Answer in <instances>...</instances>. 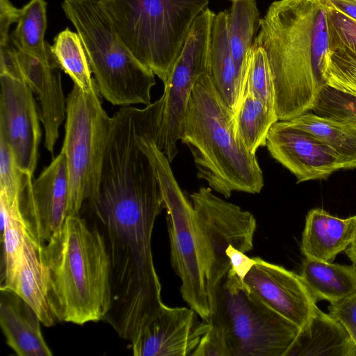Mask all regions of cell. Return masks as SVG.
<instances>
[{
    "mask_svg": "<svg viewBox=\"0 0 356 356\" xmlns=\"http://www.w3.org/2000/svg\"><path fill=\"white\" fill-rule=\"evenodd\" d=\"M86 204L100 225L111 264L112 300L104 321L131 341L163 303L152 249L155 220L164 208L161 189L97 193Z\"/></svg>",
    "mask_w": 356,
    "mask_h": 356,
    "instance_id": "cell-1",
    "label": "cell"
},
{
    "mask_svg": "<svg viewBox=\"0 0 356 356\" xmlns=\"http://www.w3.org/2000/svg\"><path fill=\"white\" fill-rule=\"evenodd\" d=\"M327 0H277L261 18L254 43L268 58L280 121L311 111L327 85Z\"/></svg>",
    "mask_w": 356,
    "mask_h": 356,
    "instance_id": "cell-2",
    "label": "cell"
},
{
    "mask_svg": "<svg viewBox=\"0 0 356 356\" xmlns=\"http://www.w3.org/2000/svg\"><path fill=\"white\" fill-rule=\"evenodd\" d=\"M38 253L57 321L83 325L104 320L112 300L111 264L99 227L68 216Z\"/></svg>",
    "mask_w": 356,
    "mask_h": 356,
    "instance_id": "cell-3",
    "label": "cell"
},
{
    "mask_svg": "<svg viewBox=\"0 0 356 356\" xmlns=\"http://www.w3.org/2000/svg\"><path fill=\"white\" fill-rule=\"evenodd\" d=\"M233 116L202 74L190 96L180 140L190 149L197 177L226 198L235 191L259 193L264 186L257 157L237 134Z\"/></svg>",
    "mask_w": 356,
    "mask_h": 356,
    "instance_id": "cell-4",
    "label": "cell"
},
{
    "mask_svg": "<svg viewBox=\"0 0 356 356\" xmlns=\"http://www.w3.org/2000/svg\"><path fill=\"white\" fill-rule=\"evenodd\" d=\"M62 8L80 36L100 94L113 105L151 103L154 74L120 37L100 0H64Z\"/></svg>",
    "mask_w": 356,
    "mask_h": 356,
    "instance_id": "cell-5",
    "label": "cell"
},
{
    "mask_svg": "<svg viewBox=\"0 0 356 356\" xmlns=\"http://www.w3.org/2000/svg\"><path fill=\"white\" fill-rule=\"evenodd\" d=\"M122 40L143 65L167 82L190 29L209 0L101 1Z\"/></svg>",
    "mask_w": 356,
    "mask_h": 356,
    "instance_id": "cell-6",
    "label": "cell"
},
{
    "mask_svg": "<svg viewBox=\"0 0 356 356\" xmlns=\"http://www.w3.org/2000/svg\"><path fill=\"white\" fill-rule=\"evenodd\" d=\"M156 135L157 127L149 124L140 130L137 141L152 163L160 184L167 213L171 265L181 280L180 293L184 301L200 318L209 323L211 314L198 256L193 206L177 181L170 162L158 147Z\"/></svg>",
    "mask_w": 356,
    "mask_h": 356,
    "instance_id": "cell-7",
    "label": "cell"
},
{
    "mask_svg": "<svg viewBox=\"0 0 356 356\" xmlns=\"http://www.w3.org/2000/svg\"><path fill=\"white\" fill-rule=\"evenodd\" d=\"M97 85L83 91L74 84L66 99L64 153L68 175L67 216H80L97 193L112 118L104 110Z\"/></svg>",
    "mask_w": 356,
    "mask_h": 356,
    "instance_id": "cell-8",
    "label": "cell"
},
{
    "mask_svg": "<svg viewBox=\"0 0 356 356\" xmlns=\"http://www.w3.org/2000/svg\"><path fill=\"white\" fill-rule=\"evenodd\" d=\"M211 320L222 325L232 356H284L300 330L254 296L231 267Z\"/></svg>",
    "mask_w": 356,
    "mask_h": 356,
    "instance_id": "cell-9",
    "label": "cell"
},
{
    "mask_svg": "<svg viewBox=\"0 0 356 356\" xmlns=\"http://www.w3.org/2000/svg\"><path fill=\"white\" fill-rule=\"evenodd\" d=\"M197 248L205 278L211 314L230 267L229 245L246 253L253 248L257 221L252 213L200 187L191 195Z\"/></svg>",
    "mask_w": 356,
    "mask_h": 356,
    "instance_id": "cell-10",
    "label": "cell"
},
{
    "mask_svg": "<svg viewBox=\"0 0 356 356\" xmlns=\"http://www.w3.org/2000/svg\"><path fill=\"white\" fill-rule=\"evenodd\" d=\"M214 13L208 7L194 20L181 51L164 84L163 107L156 145L171 163L178 153L186 110L193 89L207 72L211 20Z\"/></svg>",
    "mask_w": 356,
    "mask_h": 356,
    "instance_id": "cell-11",
    "label": "cell"
},
{
    "mask_svg": "<svg viewBox=\"0 0 356 356\" xmlns=\"http://www.w3.org/2000/svg\"><path fill=\"white\" fill-rule=\"evenodd\" d=\"M0 139L13 150L19 169L33 176L41 131L33 91L17 74L0 70Z\"/></svg>",
    "mask_w": 356,
    "mask_h": 356,
    "instance_id": "cell-12",
    "label": "cell"
},
{
    "mask_svg": "<svg viewBox=\"0 0 356 356\" xmlns=\"http://www.w3.org/2000/svg\"><path fill=\"white\" fill-rule=\"evenodd\" d=\"M68 192L66 161L62 151L36 179L26 175L20 208L29 234L38 249L64 223Z\"/></svg>",
    "mask_w": 356,
    "mask_h": 356,
    "instance_id": "cell-13",
    "label": "cell"
},
{
    "mask_svg": "<svg viewBox=\"0 0 356 356\" xmlns=\"http://www.w3.org/2000/svg\"><path fill=\"white\" fill-rule=\"evenodd\" d=\"M266 146L298 182L324 179L341 169L354 168L331 147L289 121L279 120L271 127Z\"/></svg>",
    "mask_w": 356,
    "mask_h": 356,
    "instance_id": "cell-14",
    "label": "cell"
},
{
    "mask_svg": "<svg viewBox=\"0 0 356 356\" xmlns=\"http://www.w3.org/2000/svg\"><path fill=\"white\" fill-rule=\"evenodd\" d=\"M0 68L17 74L39 99L40 118L44 129V146L53 153L60 125L66 115L60 67L55 58L40 59L17 49L0 45Z\"/></svg>",
    "mask_w": 356,
    "mask_h": 356,
    "instance_id": "cell-15",
    "label": "cell"
},
{
    "mask_svg": "<svg viewBox=\"0 0 356 356\" xmlns=\"http://www.w3.org/2000/svg\"><path fill=\"white\" fill-rule=\"evenodd\" d=\"M198 317L191 307H170L163 303L131 342L133 355L191 356L211 326Z\"/></svg>",
    "mask_w": 356,
    "mask_h": 356,
    "instance_id": "cell-16",
    "label": "cell"
},
{
    "mask_svg": "<svg viewBox=\"0 0 356 356\" xmlns=\"http://www.w3.org/2000/svg\"><path fill=\"white\" fill-rule=\"evenodd\" d=\"M259 300L299 328L313 315L317 305L300 274L256 257L243 280Z\"/></svg>",
    "mask_w": 356,
    "mask_h": 356,
    "instance_id": "cell-17",
    "label": "cell"
},
{
    "mask_svg": "<svg viewBox=\"0 0 356 356\" xmlns=\"http://www.w3.org/2000/svg\"><path fill=\"white\" fill-rule=\"evenodd\" d=\"M0 325L7 345L18 356H51L34 309L16 292L0 288Z\"/></svg>",
    "mask_w": 356,
    "mask_h": 356,
    "instance_id": "cell-18",
    "label": "cell"
},
{
    "mask_svg": "<svg viewBox=\"0 0 356 356\" xmlns=\"http://www.w3.org/2000/svg\"><path fill=\"white\" fill-rule=\"evenodd\" d=\"M227 10L214 13L210 29L207 74L220 98L234 115L242 89L232 56Z\"/></svg>",
    "mask_w": 356,
    "mask_h": 356,
    "instance_id": "cell-19",
    "label": "cell"
},
{
    "mask_svg": "<svg viewBox=\"0 0 356 356\" xmlns=\"http://www.w3.org/2000/svg\"><path fill=\"white\" fill-rule=\"evenodd\" d=\"M354 216L340 218L322 209L305 218L300 249L305 258L332 263L348 248L353 234Z\"/></svg>",
    "mask_w": 356,
    "mask_h": 356,
    "instance_id": "cell-20",
    "label": "cell"
},
{
    "mask_svg": "<svg viewBox=\"0 0 356 356\" xmlns=\"http://www.w3.org/2000/svg\"><path fill=\"white\" fill-rule=\"evenodd\" d=\"M284 356H356V346L342 325L316 307Z\"/></svg>",
    "mask_w": 356,
    "mask_h": 356,
    "instance_id": "cell-21",
    "label": "cell"
},
{
    "mask_svg": "<svg viewBox=\"0 0 356 356\" xmlns=\"http://www.w3.org/2000/svg\"><path fill=\"white\" fill-rule=\"evenodd\" d=\"M20 296L36 312L42 324L46 327L57 322L47 298L46 272L41 262L38 248L29 236L24 243L22 252L14 277L6 288Z\"/></svg>",
    "mask_w": 356,
    "mask_h": 356,
    "instance_id": "cell-22",
    "label": "cell"
},
{
    "mask_svg": "<svg viewBox=\"0 0 356 356\" xmlns=\"http://www.w3.org/2000/svg\"><path fill=\"white\" fill-rule=\"evenodd\" d=\"M300 276L316 301L338 302L356 293V266L305 258Z\"/></svg>",
    "mask_w": 356,
    "mask_h": 356,
    "instance_id": "cell-23",
    "label": "cell"
},
{
    "mask_svg": "<svg viewBox=\"0 0 356 356\" xmlns=\"http://www.w3.org/2000/svg\"><path fill=\"white\" fill-rule=\"evenodd\" d=\"M260 20L256 0L232 1L228 16V33L232 56L241 85L242 95L247 58L254 44Z\"/></svg>",
    "mask_w": 356,
    "mask_h": 356,
    "instance_id": "cell-24",
    "label": "cell"
},
{
    "mask_svg": "<svg viewBox=\"0 0 356 356\" xmlns=\"http://www.w3.org/2000/svg\"><path fill=\"white\" fill-rule=\"evenodd\" d=\"M235 129L248 150L255 154L266 145L271 127L279 121L275 108L268 107L250 92H245L233 116Z\"/></svg>",
    "mask_w": 356,
    "mask_h": 356,
    "instance_id": "cell-25",
    "label": "cell"
},
{
    "mask_svg": "<svg viewBox=\"0 0 356 356\" xmlns=\"http://www.w3.org/2000/svg\"><path fill=\"white\" fill-rule=\"evenodd\" d=\"M46 8L44 0H30L20 9L17 26L10 36L17 49L44 60L54 58L51 46L44 40Z\"/></svg>",
    "mask_w": 356,
    "mask_h": 356,
    "instance_id": "cell-26",
    "label": "cell"
},
{
    "mask_svg": "<svg viewBox=\"0 0 356 356\" xmlns=\"http://www.w3.org/2000/svg\"><path fill=\"white\" fill-rule=\"evenodd\" d=\"M327 145L356 168V127L307 112L289 121Z\"/></svg>",
    "mask_w": 356,
    "mask_h": 356,
    "instance_id": "cell-27",
    "label": "cell"
},
{
    "mask_svg": "<svg viewBox=\"0 0 356 356\" xmlns=\"http://www.w3.org/2000/svg\"><path fill=\"white\" fill-rule=\"evenodd\" d=\"M52 54L60 70L72 79L74 84L83 91H90L96 86L92 78L88 57L78 33L68 28L60 32L51 46Z\"/></svg>",
    "mask_w": 356,
    "mask_h": 356,
    "instance_id": "cell-28",
    "label": "cell"
},
{
    "mask_svg": "<svg viewBox=\"0 0 356 356\" xmlns=\"http://www.w3.org/2000/svg\"><path fill=\"white\" fill-rule=\"evenodd\" d=\"M247 92L275 108V88L268 58L254 42L248 55L243 79V95Z\"/></svg>",
    "mask_w": 356,
    "mask_h": 356,
    "instance_id": "cell-29",
    "label": "cell"
},
{
    "mask_svg": "<svg viewBox=\"0 0 356 356\" xmlns=\"http://www.w3.org/2000/svg\"><path fill=\"white\" fill-rule=\"evenodd\" d=\"M324 76L327 86L356 97V56L343 50L329 52Z\"/></svg>",
    "mask_w": 356,
    "mask_h": 356,
    "instance_id": "cell-30",
    "label": "cell"
},
{
    "mask_svg": "<svg viewBox=\"0 0 356 356\" xmlns=\"http://www.w3.org/2000/svg\"><path fill=\"white\" fill-rule=\"evenodd\" d=\"M326 22L329 52L343 50L356 56V21L327 0Z\"/></svg>",
    "mask_w": 356,
    "mask_h": 356,
    "instance_id": "cell-31",
    "label": "cell"
},
{
    "mask_svg": "<svg viewBox=\"0 0 356 356\" xmlns=\"http://www.w3.org/2000/svg\"><path fill=\"white\" fill-rule=\"evenodd\" d=\"M26 175L18 167L10 147L0 139V195L19 199Z\"/></svg>",
    "mask_w": 356,
    "mask_h": 356,
    "instance_id": "cell-32",
    "label": "cell"
},
{
    "mask_svg": "<svg viewBox=\"0 0 356 356\" xmlns=\"http://www.w3.org/2000/svg\"><path fill=\"white\" fill-rule=\"evenodd\" d=\"M202 336L191 356H232L227 336L222 325L215 320Z\"/></svg>",
    "mask_w": 356,
    "mask_h": 356,
    "instance_id": "cell-33",
    "label": "cell"
},
{
    "mask_svg": "<svg viewBox=\"0 0 356 356\" xmlns=\"http://www.w3.org/2000/svg\"><path fill=\"white\" fill-rule=\"evenodd\" d=\"M329 314L347 331L356 346V293L345 299L330 304Z\"/></svg>",
    "mask_w": 356,
    "mask_h": 356,
    "instance_id": "cell-34",
    "label": "cell"
},
{
    "mask_svg": "<svg viewBox=\"0 0 356 356\" xmlns=\"http://www.w3.org/2000/svg\"><path fill=\"white\" fill-rule=\"evenodd\" d=\"M19 12L9 0H0V45L8 43L10 26L17 22Z\"/></svg>",
    "mask_w": 356,
    "mask_h": 356,
    "instance_id": "cell-35",
    "label": "cell"
},
{
    "mask_svg": "<svg viewBox=\"0 0 356 356\" xmlns=\"http://www.w3.org/2000/svg\"><path fill=\"white\" fill-rule=\"evenodd\" d=\"M226 254L230 261L231 268L243 282L246 275L255 264L256 257L250 258L245 253L232 245L227 248Z\"/></svg>",
    "mask_w": 356,
    "mask_h": 356,
    "instance_id": "cell-36",
    "label": "cell"
},
{
    "mask_svg": "<svg viewBox=\"0 0 356 356\" xmlns=\"http://www.w3.org/2000/svg\"><path fill=\"white\" fill-rule=\"evenodd\" d=\"M337 10L356 21V3L344 0H328Z\"/></svg>",
    "mask_w": 356,
    "mask_h": 356,
    "instance_id": "cell-37",
    "label": "cell"
},
{
    "mask_svg": "<svg viewBox=\"0 0 356 356\" xmlns=\"http://www.w3.org/2000/svg\"><path fill=\"white\" fill-rule=\"evenodd\" d=\"M354 216V230L352 241L345 250V252L348 259L352 261V264L356 266V215Z\"/></svg>",
    "mask_w": 356,
    "mask_h": 356,
    "instance_id": "cell-38",
    "label": "cell"
},
{
    "mask_svg": "<svg viewBox=\"0 0 356 356\" xmlns=\"http://www.w3.org/2000/svg\"><path fill=\"white\" fill-rule=\"evenodd\" d=\"M347 122L356 127V98L350 103L347 113Z\"/></svg>",
    "mask_w": 356,
    "mask_h": 356,
    "instance_id": "cell-39",
    "label": "cell"
},
{
    "mask_svg": "<svg viewBox=\"0 0 356 356\" xmlns=\"http://www.w3.org/2000/svg\"><path fill=\"white\" fill-rule=\"evenodd\" d=\"M344 1H351V2H355L356 3V0H344Z\"/></svg>",
    "mask_w": 356,
    "mask_h": 356,
    "instance_id": "cell-40",
    "label": "cell"
},
{
    "mask_svg": "<svg viewBox=\"0 0 356 356\" xmlns=\"http://www.w3.org/2000/svg\"><path fill=\"white\" fill-rule=\"evenodd\" d=\"M230 1H235V0H230Z\"/></svg>",
    "mask_w": 356,
    "mask_h": 356,
    "instance_id": "cell-41",
    "label": "cell"
},
{
    "mask_svg": "<svg viewBox=\"0 0 356 356\" xmlns=\"http://www.w3.org/2000/svg\"><path fill=\"white\" fill-rule=\"evenodd\" d=\"M100 1H105V0H100Z\"/></svg>",
    "mask_w": 356,
    "mask_h": 356,
    "instance_id": "cell-42",
    "label": "cell"
}]
</instances>
